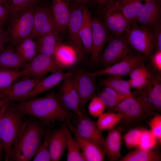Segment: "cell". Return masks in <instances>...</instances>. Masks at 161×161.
<instances>
[{"label": "cell", "instance_id": "cell-21", "mask_svg": "<svg viewBox=\"0 0 161 161\" xmlns=\"http://www.w3.org/2000/svg\"><path fill=\"white\" fill-rule=\"evenodd\" d=\"M137 21L140 25L151 28L161 22V0H153L143 4Z\"/></svg>", "mask_w": 161, "mask_h": 161}, {"label": "cell", "instance_id": "cell-12", "mask_svg": "<svg viewBox=\"0 0 161 161\" xmlns=\"http://www.w3.org/2000/svg\"><path fill=\"white\" fill-rule=\"evenodd\" d=\"M160 74L155 76L152 83L145 88L132 92L145 110L149 112H161Z\"/></svg>", "mask_w": 161, "mask_h": 161}, {"label": "cell", "instance_id": "cell-3", "mask_svg": "<svg viewBox=\"0 0 161 161\" xmlns=\"http://www.w3.org/2000/svg\"><path fill=\"white\" fill-rule=\"evenodd\" d=\"M12 103L6 109L0 119V142L4 152L6 161H8L10 151L24 121L23 115L13 107Z\"/></svg>", "mask_w": 161, "mask_h": 161}, {"label": "cell", "instance_id": "cell-50", "mask_svg": "<svg viewBox=\"0 0 161 161\" xmlns=\"http://www.w3.org/2000/svg\"><path fill=\"white\" fill-rule=\"evenodd\" d=\"M12 103L7 100L0 98V119L5 110Z\"/></svg>", "mask_w": 161, "mask_h": 161}, {"label": "cell", "instance_id": "cell-30", "mask_svg": "<svg viewBox=\"0 0 161 161\" xmlns=\"http://www.w3.org/2000/svg\"><path fill=\"white\" fill-rule=\"evenodd\" d=\"M161 155L158 152L139 147L121 157L119 161H160Z\"/></svg>", "mask_w": 161, "mask_h": 161}, {"label": "cell", "instance_id": "cell-48", "mask_svg": "<svg viewBox=\"0 0 161 161\" xmlns=\"http://www.w3.org/2000/svg\"><path fill=\"white\" fill-rule=\"evenodd\" d=\"M114 0H90L89 3L93 5L98 10Z\"/></svg>", "mask_w": 161, "mask_h": 161}, {"label": "cell", "instance_id": "cell-45", "mask_svg": "<svg viewBox=\"0 0 161 161\" xmlns=\"http://www.w3.org/2000/svg\"><path fill=\"white\" fill-rule=\"evenodd\" d=\"M152 28L153 30L154 50H161V22L157 23Z\"/></svg>", "mask_w": 161, "mask_h": 161}, {"label": "cell", "instance_id": "cell-17", "mask_svg": "<svg viewBox=\"0 0 161 161\" xmlns=\"http://www.w3.org/2000/svg\"><path fill=\"white\" fill-rule=\"evenodd\" d=\"M43 78L21 77L8 87L0 91V98L12 102L14 101L19 102Z\"/></svg>", "mask_w": 161, "mask_h": 161}, {"label": "cell", "instance_id": "cell-53", "mask_svg": "<svg viewBox=\"0 0 161 161\" xmlns=\"http://www.w3.org/2000/svg\"><path fill=\"white\" fill-rule=\"evenodd\" d=\"M4 23L0 21V29H4L3 25Z\"/></svg>", "mask_w": 161, "mask_h": 161}, {"label": "cell", "instance_id": "cell-51", "mask_svg": "<svg viewBox=\"0 0 161 161\" xmlns=\"http://www.w3.org/2000/svg\"><path fill=\"white\" fill-rule=\"evenodd\" d=\"M70 4H80L87 6L89 3L90 0H69Z\"/></svg>", "mask_w": 161, "mask_h": 161}, {"label": "cell", "instance_id": "cell-25", "mask_svg": "<svg viewBox=\"0 0 161 161\" xmlns=\"http://www.w3.org/2000/svg\"><path fill=\"white\" fill-rule=\"evenodd\" d=\"M38 53L53 57L57 47L62 43L61 38L57 32L44 35L36 41Z\"/></svg>", "mask_w": 161, "mask_h": 161}, {"label": "cell", "instance_id": "cell-10", "mask_svg": "<svg viewBox=\"0 0 161 161\" xmlns=\"http://www.w3.org/2000/svg\"><path fill=\"white\" fill-rule=\"evenodd\" d=\"M72 71L74 84L79 96L80 108L83 114L85 115L86 114V104L95 96L97 89L96 77L83 69L78 68Z\"/></svg>", "mask_w": 161, "mask_h": 161}, {"label": "cell", "instance_id": "cell-8", "mask_svg": "<svg viewBox=\"0 0 161 161\" xmlns=\"http://www.w3.org/2000/svg\"><path fill=\"white\" fill-rule=\"evenodd\" d=\"M112 110L121 115V121L131 125L148 119L154 113L145 110L133 93L122 100Z\"/></svg>", "mask_w": 161, "mask_h": 161}, {"label": "cell", "instance_id": "cell-14", "mask_svg": "<svg viewBox=\"0 0 161 161\" xmlns=\"http://www.w3.org/2000/svg\"><path fill=\"white\" fill-rule=\"evenodd\" d=\"M65 106L78 116L84 115L80 106L78 95L75 85L73 71L62 81L57 93Z\"/></svg>", "mask_w": 161, "mask_h": 161}, {"label": "cell", "instance_id": "cell-2", "mask_svg": "<svg viewBox=\"0 0 161 161\" xmlns=\"http://www.w3.org/2000/svg\"><path fill=\"white\" fill-rule=\"evenodd\" d=\"M46 126L36 120L24 121L10 151L8 161H29L33 158L48 133Z\"/></svg>", "mask_w": 161, "mask_h": 161}, {"label": "cell", "instance_id": "cell-39", "mask_svg": "<svg viewBox=\"0 0 161 161\" xmlns=\"http://www.w3.org/2000/svg\"><path fill=\"white\" fill-rule=\"evenodd\" d=\"M157 140V138L150 130L143 129L137 147L151 150L156 146Z\"/></svg>", "mask_w": 161, "mask_h": 161}, {"label": "cell", "instance_id": "cell-28", "mask_svg": "<svg viewBox=\"0 0 161 161\" xmlns=\"http://www.w3.org/2000/svg\"><path fill=\"white\" fill-rule=\"evenodd\" d=\"M25 62L12 46H7L0 52V66L19 70Z\"/></svg>", "mask_w": 161, "mask_h": 161}, {"label": "cell", "instance_id": "cell-26", "mask_svg": "<svg viewBox=\"0 0 161 161\" xmlns=\"http://www.w3.org/2000/svg\"><path fill=\"white\" fill-rule=\"evenodd\" d=\"M91 13L87 6L83 7V17L80 30V35L86 54H90L92 47Z\"/></svg>", "mask_w": 161, "mask_h": 161}, {"label": "cell", "instance_id": "cell-27", "mask_svg": "<svg viewBox=\"0 0 161 161\" xmlns=\"http://www.w3.org/2000/svg\"><path fill=\"white\" fill-rule=\"evenodd\" d=\"M53 57L62 69L73 66L78 58L75 50L70 46L62 43L57 48Z\"/></svg>", "mask_w": 161, "mask_h": 161}, {"label": "cell", "instance_id": "cell-44", "mask_svg": "<svg viewBox=\"0 0 161 161\" xmlns=\"http://www.w3.org/2000/svg\"><path fill=\"white\" fill-rule=\"evenodd\" d=\"M155 76L151 78H130L128 81L131 88L136 90L140 89L145 88L152 83Z\"/></svg>", "mask_w": 161, "mask_h": 161}, {"label": "cell", "instance_id": "cell-16", "mask_svg": "<svg viewBox=\"0 0 161 161\" xmlns=\"http://www.w3.org/2000/svg\"><path fill=\"white\" fill-rule=\"evenodd\" d=\"M62 69L58 64L53 57L41 54H37L26 64L23 69L25 76L44 78L49 72H52Z\"/></svg>", "mask_w": 161, "mask_h": 161}, {"label": "cell", "instance_id": "cell-38", "mask_svg": "<svg viewBox=\"0 0 161 161\" xmlns=\"http://www.w3.org/2000/svg\"><path fill=\"white\" fill-rule=\"evenodd\" d=\"M51 132H48L44 137L40 147L33 157V161H51L49 147V140Z\"/></svg>", "mask_w": 161, "mask_h": 161}, {"label": "cell", "instance_id": "cell-4", "mask_svg": "<svg viewBox=\"0 0 161 161\" xmlns=\"http://www.w3.org/2000/svg\"><path fill=\"white\" fill-rule=\"evenodd\" d=\"M35 8L10 18L6 31L8 41L16 46L24 39L30 37L33 28Z\"/></svg>", "mask_w": 161, "mask_h": 161}, {"label": "cell", "instance_id": "cell-6", "mask_svg": "<svg viewBox=\"0 0 161 161\" xmlns=\"http://www.w3.org/2000/svg\"><path fill=\"white\" fill-rule=\"evenodd\" d=\"M124 34L129 45L134 50L148 57L154 51L152 28L141 26L137 22L132 23Z\"/></svg>", "mask_w": 161, "mask_h": 161}, {"label": "cell", "instance_id": "cell-49", "mask_svg": "<svg viewBox=\"0 0 161 161\" xmlns=\"http://www.w3.org/2000/svg\"><path fill=\"white\" fill-rule=\"evenodd\" d=\"M10 18L9 13L7 9L0 5V21L4 23L8 21Z\"/></svg>", "mask_w": 161, "mask_h": 161}, {"label": "cell", "instance_id": "cell-46", "mask_svg": "<svg viewBox=\"0 0 161 161\" xmlns=\"http://www.w3.org/2000/svg\"><path fill=\"white\" fill-rule=\"evenodd\" d=\"M148 57L154 69L159 73H161V50H154L153 53Z\"/></svg>", "mask_w": 161, "mask_h": 161}, {"label": "cell", "instance_id": "cell-23", "mask_svg": "<svg viewBox=\"0 0 161 161\" xmlns=\"http://www.w3.org/2000/svg\"><path fill=\"white\" fill-rule=\"evenodd\" d=\"M122 139L118 130L114 128L109 130L104 139L103 150L109 160L117 161L121 157Z\"/></svg>", "mask_w": 161, "mask_h": 161}, {"label": "cell", "instance_id": "cell-19", "mask_svg": "<svg viewBox=\"0 0 161 161\" xmlns=\"http://www.w3.org/2000/svg\"><path fill=\"white\" fill-rule=\"evenodd\" d=\"M49 8L58 32L59 35L65 34L71 14L69 0H52Z\"/></svg>", "mask_w": 161, "mask_h": 161}, {"label": "cell", "instance_id": "cell-33", "mask_svg": "<svg viewBox=\"0 0 161 161\" xmlns=\"http://www.w3.org/2000/svg\"><path fill=\"white\" fill-rule=\"evenodd\" d=\"M117 1L127 19L131 23H137V17L143 4L142 1L140 0Z\"/></svg>", "mask_w": 161, "mask_h": 161}, {"label": "cell", "instance_id": "cell-34", "mask_svg": "<svg viewBox=\"0 0 161 161\" xmlns=\"http://www.w3.org/2000/svg\"><path fill=\"white\" fill-rule=\"evenodd\" d=\"M97 96L103 101L109 110H112L120 102L128 96L120 94L108 86H104L103 89Z\"/></svg>", "mask_w": 161, "mask_h": 161}, {"label": "cell", "instance_id": "cell-42", "mask_svg": "<svg viewBox=\"0 0 161 161\" xmlns=\"http://www.w3.org/2000/svg\"><path fill=\"white\" fill-rule=\"evenodd\" d=\"M150 130L157 138L160 143L161 142V115L156 113L148 122Z\"/></svg>", "mask_w": 161, "mask_h": 161}, {"label": "cell", "instance_id": "cell-37", "mask_svg": "<svg viewBox=\"0 0 161 161\" xmlns=\"http://www.w3.org/2000/svg\"><path fill=\"white\" fill-rule=\"evenodd\" d=\"M96 122L99 129L101 131L109 130L114 128L120 122L121 115L117 112H108L103 113L98 117Z\"/></svg>", "mask_w": 161, "mask_h": 161}, {"label": "cell", "instance_id": "cell-29", "mask_svg": "<svg viewBox=\"0 0 161 161\" xmlns=\"http://www.w3.org/2000/svg\"><path fill=\"white\" fill-rule=\"evenodd\" d=\"M108 76L100 80V85L109 87L119 93L126 96L132 94L128 80L123 79L121 76Z\"/></svg>", "mask_w": 161, "mask_h": 161}, {"label": "cell", "instance_id": "cell-31", "mask_svg": "<svg viewBox=\"0 0 161 161\" xmlns=\"http://www.w3.org/2000/svg\"><path fill=\"white\" fill-rule=\"evenodd\" d=\"M65 131L66 137V148L67 161H85V160L80 147L75 140L72 138L69 129L64 123L60 124Z\"/></svg>", "mask_w": 161, "mask_h": 161}, {"label": "cell", "instance_id": "cell-40", "mask_svg": "<svg viewBox=\"0 0 161 161\" xmlns=\"http://www.w3.org/2000/svg\"><path fill=\"white\" fill-rule=\"evenodd\" d=\"M143 129H134L128 131L124 137L126 146L129 149L138 146L143 131Z\"/></svg>", "mask_w": 161, "mask_h": 161}, {"label": "cell", "instance_id": "cell-52", "mask_svg": "<svg viewBox=\"0 0 161 161\" xmlns=\"http://www.w3.org/2000/svg\"><path fill=\"white\" fill-rule=\"evenodd\" d=\"M7 0H0V5L5 6L6 5Z\"/></svg>", "mask_w": 161, "mask_h": 161}, {"label": "cell", "instance_id": "cell-18", "mask_svg": "<svg viewBox=\"0 0 161 161\" xmlns=\"http://www.w3.org/2000/svg\"><path fill=\"white\" fill-rule=\"evenodd\" d=\"M73 121L77 132L81 137L96 144L103 150L104 139L102 131L98 128L96 122L86 114L77 116Z\"/></svg>", "mask_w": 161, "mask_h": 161}, {"label": "cell", "instance_id": "cell-9", "mask_svg": "<svg viewBox=\"0 0 161 161\" xmlns=\"http://www.w3.org/2000/svg\"><path fill=\"white\" fill-rule=\"evenodd\" d=\"M133 50L129 45L124 33L112 35L102 53L98 63L101 64L104 68L108 67L120 61Z\"/></svg>", "mask_w": 161, "mask_h": 161}, {"label": "cell", "instance_id": "cell-20", "mask_svg": "<svg viewBox=\"0 0 161 161\" xmlns=\"http://www.w3.org/2000/svg\"><path fill=\"white\" fill-rule=\"evenodd\" d=\"M69 129L74 134L75 140L78 143L85 161H103L105 153L101 148L96 144L81 137L70 120L64 123Z\"/></svg>", "mask_w": 161, "mask_h": 161}, {"label": "cell", "instance_id": "cell-13", "mask_svg": "<svg viewBox=\"0 0 161 161\" xmlns=\"http://www.w3.org/2000/svg\"><path fill=\"white\" fill-rule=\"evenodd\" d=\"M133 51L117 62L89 74L95 77L104 75L122 77L129 75L134 68L144 63L148 57L138 52L133 53Z\"/></svg>", "mask_w": 161, "mask_h": 161}, {"label": "cell", "instance_id": "cell-54", "mask_svg": "<svg viewBox=\"0 0 161 161\" xmlns=\"http://www.w3.org/2000/svg\"><path fill=\"white\" fill-rule=\"evenodd\" d=\"M141 1H144L145 2H148L152 1L153 0H140Z\"/></svg>", "mask_w": 161, "mask_h": 161}, {"label": "cell", "instance_id": "cell-22", "mask_svg": "<svg viewBox=\"0 0 161 161\" xmlns=\"http://www.w3.org/2000/svg\"><path fill=\"white\" fill-rule=\"evenodd\" d=\"M69 72H65L59 69L51 73L48 76L42 78L35 86L24 95L19 102L27 100L41 93L47 92L62 82Z\"/></svg>", "mask_w": 161, "mask_h": 161}, {"label": "cell", "instance_id": "cell-15", "mask_svg": "<svg viewBox=\"0 0 161 161\" xmlns=\"http://www.w3.org/2000/svg\"><path fill=\"white\" fill-rule=\"evenodd\" d=\"M54 32L57 31L49 7L39 4L35 8L33 28L30 37L37 40Z\"/></svg>", "mask_w": 161, "mask_h": 161}, {"label": "cell", "instance_id": "cell-5", "mask_svg": "<svg viewBox=\"0 0 161 161\" xmlns=\"http://www.w3.org/2000/svg\"><path fill=\"white\" fill-rule=\"evenodd\" d=\"M97 12V15L113 35L124 34L131 24L125 16L117 0L110 2Z\"/></svg>", "mask_w": 161, "mask_h": 161}, {"label": "cell", "instance_id": "cell-36", "mask_svg": "<svg viewBox=\"0 0 161 161\" xmlns=\"http://www.w3.org/2000/svg\"><path fill=\"white\" fill-rule=\"evenodd\" d=\"M23 76H25V74L23 69L17 70L0 66V91Z\"/></svg>", "mask_w": 161, "mask_h": 161}, {"label": "cell", "instance_id": "cell-1", "mask_svg": "<svg viewBox=\"0 0 161 161\" xmlns=\"http://www.w3.org/2000/svg\"><path fill=\"white\" fill-rule=\"evenodd\" d=\"M12 105L22 115L37 118L46 126L56 121L62 123L68 120L73 121L77 116L65 106L57 93L53 91L44 96L12 103Z\"/></svg>", "mask_w": 161, "mask_h": 161}, {"label": "cell", "instance_id": "cell-7", "mask_svg": "<svg viewBox=\"0 0 161 161\" xmlns=\"http://www.w3.org/2000/svg\"><path fill=\"white\" fill-rule=\"evenodd\" d=\"M84 6L70 5L71 14L66 32L70 46L75 50L78 60L82 62L87 60L79 32L83 19Z\"/></svg>", "mask_w": 161, "mask_h": 161}, {"label": "cell", "instance_id": "cell-32", "mask_svg": "<svg viewBox=\"0 0 161 161\" xmlns=\"http://www.w3.org/2000/svg\"><path fill=\"white\" fill-rule=\"evenodd\" d=\"M15 49L24 62L30 61L38 53L36 41L30 37L20 42Z\"/></svg>", "mask_w": 161, "mask_h": 161}, {"label": "cell", "instance_id": "cell-55", "mask_svg": "<svg viewBox=\"0 0 161 161\" xmlns=\"http://www.w3.org/2000/svg\"><path fill=\"white\" fill-rule=\"evenodd\" d=\"M1 147H2V145H1V143L0 142V151L1 148Z\"/></svg>", "mask_w": 161, "mask_h": 161}, {"label": "cell", "instance_id": "cell-35", "mask_svg": "<svg viewBox=\"0 0 161 161\" xmlns=\"http://www.w3.org/2000/svg\"><path fill=\"white\" fill-rule=\"evenodd\" d=\"M40 0H7L5 6L10 17L22 12L33 8L40 3Z\"/></svg>", "mask_w": 161, "mask_h": 161}, {"label": "cell", "instance_id": "cell-24", "mask_svg": "<svg viewBox=\"0 0 161 161\" xmlns=\"http://www.w3.org/2000/svg\"><path fill=\"white\" fill-rule=\"evenodd\" d=\"M60 128L51 132L49 140V151L51 161H58L66 148V137L64 129Z\"/></svg>", "mask_w": 161, "mask_h": 161}, {"label": "cell", "instance_id": "cell-43", "mask_svg": "<svg viewBox=\"0 0 161 161\" xmlns=\"http://www.w3.org/2000/svg\"><path fill=\"white\" fill-rule=\"evenodd\" d=\"M144 63L137 66L132 70L129 75L130 78H151L154 76Z\"/></svg>", "mask_w": 161, "mask_h": 161}, {"label": "cell", "instance_id": "cell-47", "mask_svg": "<svg viewBox=\"0 0 161 161\" xmlns=\"http://www.w3.org/2000/svg\"><path fill=\"white\" fill-rule=\"evenodd\" d=\"M8 42V38L6 31L4 29H0V52L5 48Z\"/></svg>", "mask_w": 161, "mask_h": 161}, {"label": "cell", "instance_id": "cell-41", "mask_svg": "<svg viewBox=\"0 0 161 161\" xmlns=\"http://www.w3.org/2000/svg\"><path fill=\"white\" fill-rule=\"evenodd\" d=\"M90 100L88 106L89 113L94 117H98L103 112L106 105L97 96H94Z\"/></svg>", "mask_w": 161, "mask_h": 161}, {"label": "cell", "instance_id": "cell-11", "mask_svg": "<svg viewBox=\"0 0 161 161\" xmlns=\"http://www.w3.org/2000/svg\"><path fill=\"white\" fill-rule=\"evenodd\" d=\"M91 24L92 47L89 62L93 66L98 63L102 53L113 34L97 15L92 17Z\"/></svg>", "mask_w": 161, "mask_h": 161}]
</instances>
